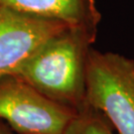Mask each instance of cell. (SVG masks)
I'll return each mask as SVG.
<instances>
[{
    "label": "cell",
    "mask_w": 134,
    "mask_h": 134,
    "mask_svg": "<svg viewBox=\"0 0 134 134\" xmlns=\"http://www.w3.org/2000/svg\"><path fill=\"white\" fill-rule=\"evenodd\" d=\"M77 111L15 75L0 77V119L18 134H65Z\"/></svg>",
    "instance_id": "3"
},
{
    "label": "cell",
    "mask_w": 134,
    "mask_h": 134,
    "mask_svg": "<svg viewBox=\"0 0 134 134\" xmlns=\"http://www.w3.org/2000/svg\"><path fill=\"white\" fill-rule=\"evenodd\" d=\"M0 134H14L13 130L1 119H0Z\"/></svg>",
    "instance_id": "7"
},
{
    "label": "cell",
    "mask_w": 134,
    "mask_h": 134,
    "mask_svg": "<svg viewBox=\"0 0 134 134\" xmlns=\"http://www.w3.org/2000/svg\"><path fill=\"white\" fill-rule=\"evenodd\" d=\"M96 34L69 27L44 42L12 75L75 111L86 104V72Z\"/></svg>",
    "instance_id": "1"
},
{
    "label": "cell",
    "mask_w": 134,
    "mask_h": 134,
    "mask_svg": "<svg viewBox=\"0 0 134 134\" xmlns=\"http://www.w3.org/2000/svg\"><path fill=\"white\" fill-rule=\"evenodd\" d=\"M0 6L61 21L93 34H97L101 19L94 0H0Z\"/></svg>",
    "instance_id": "5"
},
{
    "label": "cell",
    "mask_w": 134,
    "mask_h": 134,
    "mask_svg": "<svg viewBox=\"0 0 134 134\" xmlns=\"http://www.w3.org/2000/svg\"><path fill=\"white\" fill-rule=\"evenodd\" d=\"M86 103L106 116L118 134H134V61L91 49Z\"/></svg>",
    "instance_id": "2"
},
{
    "label": "cell",
    "mask_w": 134,
    "mask_h": 134,
    "mask_svg": "<svg viewBox=\"0 0 134 134\" xmlns=\"http://www.w3.org/2000/svg\"><path fill=\"white\" fill-rule=\"evenodd\" d=\"M65 134H114L113 127L99 110L86 103L79 110Z\"/></svg>",
    "instance_id": "6"
},
{
    "label": "cell",
    "mask_w": 134,
    "mask_h": 134,
    "mask_svg": "<svg viewBox=\"0 0 134 134\" xmlns=\"http://www.w3.org/2000/svg\"><path fill=\"white\" fill-rule=\"evenodd\" d=\"M69 27L0 6V77L12 75L44 42Z\"/></svg>",
    "instance_id": "4"
}]
</instances>
